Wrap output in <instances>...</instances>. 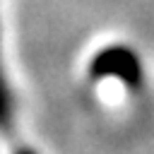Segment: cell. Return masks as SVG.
<instances>
[{
    "instance_id": "6da1fadb",
    "label": "cell",
    "mask_w": 154,
    "mask_h": 154,
    "mask_svg": "<svg viewBox=\"0 0 154 154\" xmlns=\"http://www.w3.org/2000/svg\"><path fill=\"white\" fill-rule=\"evenodd\" d=\"M89 75L94 79H118L128 89H140L144 84V67L135 48L125 43H111L96 51L89 60Z\"/></svg>"
},
{
    "instance_id": "7a4b0ae2",
    "label": "cell",
    "mask_w": 154,
    "mask_h": 154,
    "mask_svg": "<svg viewBox=\"0 0 154 154\" xmlns=\"http://www.w3.org/2000/svg\"><path fill=\"white\" fill-rule=\"evenodd\" d=\"M12 123V94L2 72V63H0V130H7Z\"/></svg>"
},
{
    "instance_id": "3957f363",
    "label": "cell",
    "mask_w": 154,
    "mask_h": 154,
    "mask_svg": "<svg viewBox=\"0 0 154 154\" xmlns=\"http://www.w3.org/2000/svg\"><path fill=\"white\" fill-rule=\"evenodd\" d=\"M17 154H36V152H34V149H29V147H24V149H19Z\"/></svg>"
}]
</instances>
